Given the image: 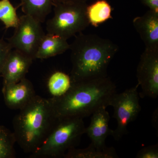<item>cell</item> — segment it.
I'll list each match as a JSON object with an SVG mask.
<instances>
[{
    "mask_svg": "<svg viewBox=\"0 0 158 158\" xmlns=\"http://www.w3.org/2000/svg\"><path fill=\"white\" fill-rule=\"evenodd\" d=\"M72 84L108 76L107 69L118 47L110 40L95 34L75 36L70 44Z\"/></svg>",
    "mask_w": 158,
    "mask_h": 158,
    "instance_id": "obj_1",
    "label": "cell"
},
{
    "mask_svg": "<svg viewBox=\"0 0 158 158\" xmlns=\"http://www.w3.org/2000/svg\"><path fill=\"white\" fill-rule=\"evenodd\" d=\"M116 93L115 83L107 76L72 84L65 94L50 100L57 118H84L98 108L109 106Z\"/></svg>",
    "mask_w": 158,
    "mask_h": 158,
    "instance_id": "obj_2",
    "label": "cell"
},
{
    "mask_svg": "<svg viewBox=\"0 0 158 158\" xmlns=\"http://www.w3.org/2000/svg\"><path fill=\"white\" fill-rule=\"evenodd\" d=\"M19 110L13 119V133L16 143L31 154L45 141L58 118L50 98L37 95Z\"/></svg>",
    "mask_w": 158,
    "mask_h": 158,
    "instance_id": "obj_3",
    "label": "cell"
},
{
    "mask_svg": "<svg viewBox=\"0 0 158 158\" xmlns=\"http://www.w3.org/2000/svg\"><path fill=\"white\" fill-rule=\"evenodd\" d=\"M83 118L79 117L58 118L45 141L34 153L31 158L63 157L69 149L75 148L85 134Z\"/></svg>",
    "mask_w": 158,
    "mask_h": 158,
    "instance_id": "obj_4",
    "label": "cell"
},
{
    "mask_svg": "<svg viewBox=\"0 0 158 158\" xmlns=\"http://www.w3.org/2000/svg\"><path fill=\"white\" fill-rule=\"evenodd\" d=\"M87 2H60L54 0V15L46 23L48 34L67 40L89 26Z\"/></svg>",
    "mask_w": 158,
    "mask_h": 158,
    "instance_id": "obj_5",
    "label": "cell"
},
{
    "mask_svg": "<svg viewBox=\"0 0 158 158\" xmlns=\"http://www.w3.org/2000/svg\"><path fill=\"white\" fill-rule=\"evenodd\" d=\"M138 87L137 84L121 93L115 94L110 101V106L114 110L113 117L117 121V127L112 135L116 141L127 134L128 125L135 120L141 111Z\"/></svg>",
    "mask_w": 158,
    "mask_h": 158,
    "instance_id": "obj_6",
    "label": "cell"
},
{
    "mask_svg": "<svg viewBox=\"0 0 158 158\" xmlns=\"http://www.w3.org/2000/svg\"><path fill=\"white\" fill-rule=\"evenodd\" d=\"M15 28L14 34L8 39L12 49H15L34 60L45 33L41 23L29 15H23Z\"/></svg>",
    "mask_w": 158,
    "mask_h": 158,
    "instance_id": "obj_7",
    "label": "cell"
},
{
    "mask_svg": "<svg viewBox=\"0 0 158 158\" xmlns=\"http://www.w3.org/2000/svg\"><path fill=\"white\" fill-rule=\"evenodd\" d=\"M141 88L140 97L156 98L158 95V50L145 48L141 54L136 73Z\"/></svg>",
    "mask_w": 158,
    "mask_h": 158,
    "instance_id": "obj_8",
    "label": "cell"
},
{
    "mask_svg": "<svg viewBox=\"0 0 158 158\" xmlns=\"http://www.w3.org/2000/svg\"><path fill=\"white\" fill-rule=\"evenodd\" d=\"M34 60L15 49L9 53L1 77L3 78V87L17 83L26 77Z\"/></svg>",
    "mask_w": 158,
    "mask_h": 158,
    "instance_id": "obj_9",
    "label": "cell"
},
{
    "mask_svg": "<svg viewBox=\"0 0 158 158\" xmlns=\"http://www.w3.org/2000/svg\"><path fill=\"white\" fill-rule=\"evenodd\" d=\"M2 92L6 106L12 110L22 109L36 95L33 84L26 77L17 83L3 87Z\"/></svg>",
    "mask_w": 158,
    "mask_h": 158,
    "instance_id": "obj_10",
    "label": "cell"
},
{
    "mask_svg": "<svg viewBox=\"0 0 158 158\" xmlns=\"http://www.w3.org/2000/svg\"><path fill=\"white\" fill-rule=\"evenodd\" d=\"M106 108L101 107L92 113L90 124L85 129L91 144L99 148L107 147L106 139L113 134V130L109 127L110 116Z\"/></svg>",
    "mask_w": 158,
    "mask_h": 158,
    "instance_id": "obj_11",
    "label": "cell"
},
{
    "mask_svg": "<svg viewBox=\"0 0 158 158\" xmlns=\"http://www.w3.org/2000/svg\"><path fill=\"white\" fill-rule=\"evenodd\" d=\"M133 24L145 48L158 50V12L148 10L142 16L134 18Z\"/></svg>",
    "mask_w": 158,
    "mask_h": 158,
    "instance_id": "obj_12",
    "label": "cell"
},
{
    "mask_svg": "<svg viewBox=\"0 0 158 158\" xmlns=\"http://www.w3.org/2000/svg\"><path fill=\"white\" fill-rule=\"evenodd\" d=\"M70 48L67 40L62 37L48 34H45L40 44L36 59H44L56 56L65 52Z\"/></svg>",
    "mask_w": 158,
    "mask_h": 158,
    "instance_id": "obj_13",
    "label": "cell"
},
{
    "mask_svg": "<svg viewBox=\"0 0 158 158\" xmlns=\"http://www.w3.org/2000/svg\"><path fill=\"white\" fill-rule=\"evenodd\" d=\"M22 10L40 22L45 21L53 6L54 0H20Z\"/></svg>",
    "mask_w": 158,
    "mask_h": 158,
    "instance_id": "obj_14",
    "label": "cell"
},
{
    "mask_svg": "<svg viewBox=\"0 0 158 158\" xmlns=\"http://www.w3.org/2000/svg\"><path fill=\"white\" fill-rule=\"evenodd\" d=\"M118 156L113 147L99 148L91 144L83 149L73 148L67 152L63 158H116Z\"/></svg>",
    "mask_w": 158,
    "mask_h": 158,
    "instance_id": "obj_15",
    "label": "cell"
},
{
    "mask_svg": "<svg viewBox=\"0 0 158 158\" xmlns=\"http://www.w3.org/2000/svg\"><path fill=\"white\" fill-rule=\"evenodd\" d=\"M112 8L106 0H98L87 8V14L89 23L93 27L99 25L108 20L113 19Z\"/></svg>",
    "mask_w": 158,
    "mask_h": 158,
    "instance_id": "obj_16",
    "label": "cell"
},
{
    "mask_svg": "<svg viewBox=\"0 0 158 158\" xmlns=\"http://www.w3.org/2000/svg\"><path fill=\"white\" fill-rule=\"evenodd\" d=\"M71 85L70 76L61 71L54 72L48 81V89L52 98L64 95L69 90Z\"/></svg>",
    "mask_w": 158,
    "mask_h": 158,
    "instance_id": "obj_17",
    "label": "cell"
},
{
    "mask_svg": "<svg viewBox=\"0 0 158 158\" xmlns=\"http://www.w3.org/2000/svg\"><path fill=\"white\" fill-rule=\"evenodd\" d=\"M15 143L16 139L13 132L6 127L0 125V158H15Z\"/></svg>",
    "mask_w": 158,
    "mask_h": 158,
    "instance_id": "obj_18",
    "label": "cell"
},
{
    "mask_svg": "<svg viewBox=\"0 0 158 158\" xmlns=\"http://www.w3.org/2000/svg\"><path fill=\"white\" fill-rule=\"evenodd\" d=\"M0 20L6 29L15 28L18 24L19 18L16 13V9L9 0H0Z\"/></svg>",
    "mask_w": 158,
    "mask_h": 158,
    "instance_id": "obj_19",
    "label": "cell"
},
{
    "mask_svg": "<svg viewBox=\"0 0 158 158\" xmlns=\"http://www.w3.org/2000/svg\"><path fill=\"white\" fill-rule=\"evenodd\" d=\"M137 158H158V144H153L141 148L137 153Z\"/></svg>",
    "mask_w": 158,
    "mask_h": 158,
    "instance_id": "obj_20",
    "label": "cell"
},
{
    "mask_svg": "<svg viewBox=\"0 0 158 158\" xmlns=\"http://www.w3.org/2000/svg\"><path fill=\"white\" fill-rule=\"evenodd\" d=\"M12 50L9 42L0 39V77L7 57Z\"/></svg>",
    "mask_w": 158,
    "mask_h": 158,
    "instance_id": "obj_21",
    "label": "cell"
},
{
    "mask_svg": "<svg viewBox=\"0 0 158 158\" xmlns=\"http://www.w3.org/2000/svg\"><path fill=\"white\" fill-rule=\"evenodd\" d=\"M141 2L149 8V10L158 12V0H140Z\"/></svg>",
    "mask_w": 158,
    "mask_h": 158,
    "instance_id": "obj_22",
    "label": "cell"
},
{
    "mask_svg": "<svg viewBox=\"0 0 158 158\" xmlns=\"http://www.w3.org/2000/svg\"><path fill=\"white\" fill-rule=\"evenodd\" d=\"M60 2H87L89 0H56Z\"/></svg>",
    "mask_w": 158,
    "mask_h": 158,
    "instance_id": "obj_23",
    "label": "cell"
}]
</instances>
